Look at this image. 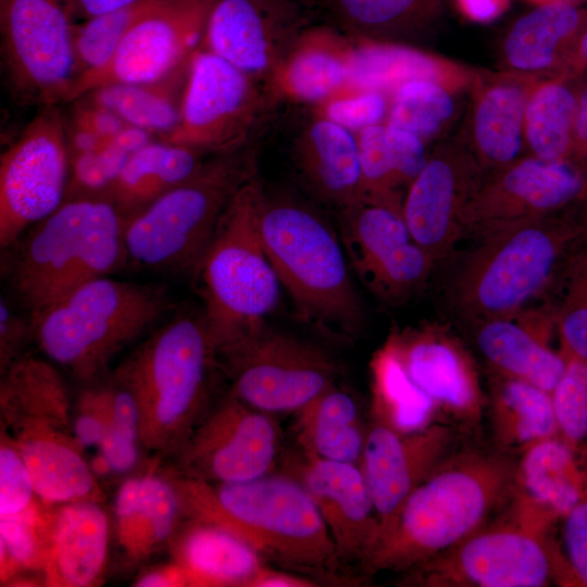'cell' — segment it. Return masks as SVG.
I'll return each mask as SVG.
<instances>
[{
  "label": "cell",
  "instance_id": "obj_1",
  "mask_svg": "<svg viewBox=\"0 0 587 587\" xmlns=\"http://www.w3.org/2000/svg\"><path fill=\"white\" fill-rule=\"evenodd\" d=\"M166 473L186 519L215 524L262 558L295 571L337 579L341 562L327 526L302 485L290 475L209 483Z\"/></svg>",
  "mask_w": 587,
  "mask_h": 587
},
{
  "label": "cell",
  "instance_id": "obj_2",
  "mask_svg": "<svg viewBox=\"0 0 587 587\" xmlns=\"http://www.w3.org/2000/svg\"><path fill=\"white\" fill-rule=\"evenodd\" d=\"M515 467L501 452L451 453L410 495L365 571L409 572L466 538L512 500Z\"/></svg>",
  "mask_w": 587,
  "mask_h": 587
},
{
  "label": "cell",
  "instance_id": "obj_3",
  "mask_svg": "<svg viewBox=\"0 0 587 587\" xmlns=\"http://www.w3.org/2000/svg\"><path fill=\"white\" fill-rule=\"evenodd\" d=\"M258 224L267 258L299 314L329 335L355 337L364 312L332 225L308 203L265 190Z\"/></svg>",
  "mask_w": 587,
  "mask_h": 587
},
{
  "label": "cell",
  "instance_id": "obj_4",
  "mask_svg": "<svg viewBox=\"0 0 587 587\" xmlns=\"http://www.w3.org/2000/svg\"><path fill=\"white\" fill-rule=\"evenodd\" d=\"M214 348L202 314H180L154 332L116 369L139 410L146 451L168 458L210 407Z\"/></svg>",
  "mask_w": 587,
  "mask_h": 587
},
{
  "label": "cell",
  "instance_id": "obj_5",
  "mask_svg": "<svg viewBox=\"0 0 587 587\" xmlns=\"http://www.w3.org/2000/svg\"><path fill=\"white\" fill-rule=\"evenodd\" d=\"M16 243L11 280L30 315L108 276L128 258L124 218L102 197L65 200Z\"/></svg>",
  "mask_w": 587,
  "mask_h": 587
},
{
  "label": "cell",
  "instance_id": "obj_6",
  "mask_svg": "<svg viewBox=\"0 0 587 587\" xmlns=\"http://www.w3.org/2000/svg\"><path fill=\"white\" fill-rule=\"evenodd\" d=\"M264 186L255 174L234 195L195 272L215 357L274 310L279 280L259 233Z\"/></svg>",
  "mask_w": 587,
  "mask_h": 587
},
{
  "label": "cell",
  "instance_id": "obj_7",
  "mask_svg": "<svg viewBox=\"0 0 587 587\" xmlns=\"http://www.w3.org/2000/svg\"><path fill=\"white\" fill-rule=\"evenodd\" d=\"M162 288L100 277L30 315L41 351L82 382L97 377L165 311Z\"/></svg>",
  "mask_w": 587,
  "mask_h": 587
},
{
  "label": "cell",
  "instance_id": "obj_8",
  "mask_svg": "<svg viewBox=\"0 0 587 587\" xmlns=\"http://www.w3.org/2000/svg\"><path fill=\"white\" fill-rule=\"evenodd\" d=\"M255 174L249 145L207 158L189 178L124 222L128 258L154 271H195L228 202Z\"/></svg>",
  "mask_w": 587,
  "mask_h": 587
},
{
  "label": "cell",
  "instance_id": "obj_9",
  "mask_svg": "<svg viewBox=\"0 0 587 587\" xmlns=\"http://www.w3.org/2000/svg\"><path fill=\"white\" fill-rule=\"evenodd\" d=\"M475 240L448 274L446 307L470 326L517 316L545 290L560 254L549 215Z\"/></svg>",
  "mask_w": 587,
  "mask_h": 587
},
{
  "label": "cell",
  "instance_id": "obj_10",
  "mask_svg": "<svg viewBox=\"0 0 587 587\" xmlns=\"http://www.w3.org/2000/svg\"><path fill=\"white\" fill-rule=\"evenodd\" d=\"M551 514L514 494L503 515L409 571L432 587H542L552 575L545 539Z\"/></svg>",
  "mask_w": 587,
  "mask_h": 587
},
{
  "label": "cell",
  "instance_id": "obj_11",
  "mask_svg": "<svg viewBox=\"0 0 587 587\" xmlns=\"http://www.w3.org/2000/svg\"><path fill=\"white\" fill-rule=\"evenodd\" d=\"M236 397L275 414L297 412L336 384L340 366L317 345L263 322L216 355Z\"/></svg>",
  "mask_w": 587,
  "mask_h": 587
},
{
  "label": "cell",
  "instance_id": "obj_12",
  "mask_svg": "<svg viewBox=\"0 0 587 587\" xmlns=\"http://www.w3.org/2000/svg\"><path fill=\"white\" fill-rule=\"evenodd\" d=\"M266 91L255 78L199 47L190 59L179 122L163 140L205 154L243 148L264 116Z\"/></svg>",
  "mask_w": 587,
  "mask_h": 587
},
{
  "label": "cell",
  "instance_id": "obj_13",
  "mask_svg": "<svg viewBox=\"0 0 587 587\" xmlns=\"http://www.w3.org/2000/svg\"><path fill=\"white\" fill-rule=\"evenodd\" d=\"M280 447L274 414L233 392L211 403L184 442L168 457L167 471L209 483H237L270 474Z\"/></svg>",
  "mask_w": 587,
  "mask_h": 587
},
{
  "label": "cell",
  "instance_id": "obj_14",
  "mask_svg": "<svg viewBox=\"0 0 587 587\" xmlns=\"http://www.w3.org/2000/svg\"><path fill=\"white\" fill-rule=\"evenodd\" d=\"M73 22L62 0H1V51L21 102L55 105L76 79Z\"/></svg>",
  "mask_w": 587,
  "mask_h": 587
},
{
  "label": "cell",
  "instance_id": "obj_15",
  "mask_svg": "<svg viewBox=\"0 0 587 587\" xmlns=\"http://www.w3.org/2000/svg\"><path fill=\"white\" fill-rule=\"evenodd\" d=\"M70 174L65 117L47 105L0 160V245L8 248L63 202Z\"/></svg>",
  "mask_w": 587,
  "mask_h": 587
},
{
  "label": "cell",
  "instance_id": "obj_16",
  "mask_svg": "<svg viewBox=\"0 0 587 587\" xmlns=\"http://www.w3.org/2000/svg\"><path fill=\"white\" fill-rule=\"evenodd\" d=\"M338 221L348 262L377 299L398 304L423 288L436 263L413 239L402 205L360 199Z\"/></svg>",
  "mask_w": 587,
  "mask_h": 587
},
{
  "label": "cell",
  "instance_id": "obj_17",
  "mask_svg": "<svg viewBox=\"0 0 587 587\" xmlns=\"http://www.w3.org/2000/svg\"><path fill=\"white\" fill-rule=\"evenodd\" d=\"M215 1L170 0L143 17L103 65L74 80L65 101L101 86L149 83L174 72L200 47Z\"/></svg>",
  "mask_w": 587,
  "mask_h": 587
},
{
  "label": "cell",
  "instance_id": "obj_18",
  "mask_svg": "<svg viewBox=\"0 0 587 587\" xmlns=\"http://www.w3.org/2000/svg\"><path fill=\"white\" fill-rule=\"evenodd\" d=\"M574 160L546 161L530 154L486 175L462 215V238H480L498 229L550 215L586 189Z\"/></svg>",
  "mask_w": 587,
  "mask_h": 587
},
{
  "label": "cell",
  "instance_id": "obj_19",
  "mask_svg": "<svg viewBox=\"0 0 587 587\" xmlns=\"http://www.w3.org/2000/svg\"><path fill=\"white\" fill-rule=\"evenodd\" d=\"M309 26L310 11L303 0H216L200 48L217 54L267 88Z\"/></svg>",
  "mask_w": 587,
  "mask_h": 587
},
{
  "label": "cell",
  "instance_id": "obj_20",
  "mask_svg": "<svg viewBox=\"0 0 587 587\" xmlns=\"http://www.w3.org/2000/svg\"><path fill=\"white\" fill-rule=\"evenodd\" d=\"M454 439L453 428L442 423L402 432L372 419L359 466L378 516L379 544L410 495L451 454Z\"/></svg>",
  "mask_w": 587,
  "mask_h": 587
},
{
  "label": "cell",
  "instance_id": "obj_21",
  "mask_svg": "<svg viewBox=\"0 0 587 587\" xmlns=\"http://www.w3.org/2000/svg\"><path fill=\"white\" fill-rule=\"evenodd\" d=\"M484 173L459 137L438 146L408 186L402 215L413 239L437 264L462 239V215Z\"/></svg>",
  "mask_w": 587,
  "mask_h": 587
},
{
  "label": "cell",
  "instance_id": "obj_22",
  "mask_svg": "<svg viewBox=\"0 0 587 587\" xmlns=\"http://www.w3.org/2000/svg\"><path fill=\"white\" fill-rule=\"evenodd\" d=\"M288 474L315 503L341 564L362 565L377 548L380 525L364 475L358 464L302 454L290 460Z\"/></svg>",
  "mask_w": 587,
  "mask_h": 587
},
{
  "label": "cell",
  "instance_id": "obj_23",
  "mask_svg": "<svg viewBox=\"0 0 587 587\" xmlns=\"http://www.w3.org/2000/svg\"><path fill=\"white\" fill-rule=\"evenodd\" d=\"M401 362L437 411L469 426L476 425L484 395L472 357L447 328L430 324L395 330L389 335Z\"/></svg>",
  "mask_w": 587,
  "mask_h": 587
},
{
  "label": "cell",
  "instance_id": "obj_24",
  "mask_svg": "<svg viewBox=\"0 0 587 587\" xmlns=\"http://www.w3.org/2000/svg\"><path fill=\"white\" fill-rule=\"evenodd\" d=\"M541 78L509 71L476 72L469 88L467 116L460 138L484 176L523 157L526 104Z\"/></svg>",
  "mask_w": 587,
  "mask_h": 587
},
{
  "label": "cell",
  "instance_id": "obj_25",
  "mask_svg": "<svg viewBox=\"0 0 587 587\" xmlns=\"http://www.w3.org/2000/svg\"><path fill=\"white\" fill-rule=\"evenodd\" d=\"M110 521L100 501H76L49 511L45 582L88 587L100 582L108 563Z\"/></svg>",
  "mask_w": 587,
  "mask_h": 587
},
{
  "label": "cell",
  "instance_id": "obj_26",
  "mask_svg": "<svg viewBox=\"0 0 587 587\" xmlns=\"http://www.w3.org/2000/svg\"><path fill=\"white\" fill-rule=\"evenodd\" d=\"M113 514L118 547L133 563L170 545L186 519L177 487L166 472L126 479L117 489Z\"/></svg>",
  "mask_w": 587,
  "mask_h": 587
},
{
  "label": "cell",
  "instance_id": "obj_27",
  "mask_svg": "<svg viewBox=\"0 0 587 587\" xmlns=\"http://www.w3.org/2000/svg\"><path fill=\"white\" fill-rule=\"evenodd\" d=\"M586 26L587 7L567 1L539 3L505 33L500 49L503 71L541 77L564 72Z\"/></svg>",
  "mask_w": 587,
  "mask_h": 587
},
{
  "label": "cell",
  "instance_id": "obj_28",
  "mask_svg": "<svg viewBox=\"0 0 587 587\" xmlns=\"http://www.w3.org/2000/svg\"><path fill=\"white\" fill-rule=\"evenodd\" d=\"M352 55V38L334 26L311 25L274 74L268 92L317 105L350 87Z\"/></svg>",
  "mask_w": 587,
  "mask_h": 587
},
{
  "label": "cell",
  "instance_id": "obj_29",
  "mask_svg": "<svg viewBox=\"0 0 587 587\" xmlns=\"http://www.w3.org/2000/svg\"><path fill=\"white\" fill-rule=\"evenodd\" d=\"M13 433L12 441L45 504L102 500L95 473L72 433L46 424H25Z\"/></svg>",
  "mask_w": 587,
  "mask_h": 587
},
{
  "label": "cell",
  "instance_id": "obj_30",
  "mask_svg": "<svg viewBox=\"0 0 587 587\" xmlns=\"http://www.w3.org/2000/svg\"><path fill=\"white\" fill-rule=\"evenodd\" d=\"M292 151L301 177L322 202L340 211L361 199L355 133L317 115L297 136Z\"/></svg>",
  "mask_w": 587,
  "mask_h": 587
},
{
  "label": "cell",
  "instance_id": "obj_31",
  "mask_svg": "<svg viewBox=\"0 0 587 587\" xmlns=\"http://www.w3.org/2000/svg\"><path fill=\"white\" fill-rule=\"evenodd\" d=\"M187 586H246L266 566L263 558L233 533L187 519L171 542Z\"/></svg>",
  "mask_w": 587,
  "mask_h": 587
},
{
  "label": "cell",
  "instance_id": "obj_32",
  "mask_svg": "<svg viewBox=\"0 0 587 587\" xmlns=\"http://www.w3.org/2000/svg\"><path fill=\"white\" fill-rule=\"evenodd\" d=\"M539 315L526 320L494 319L472 326L475 346L498 375L530 383L551 394L566 361L539 336Z\"/></svg>",
  "mask_w": 587,
  "mask_h": 587
},
{
  "label": "cell",
  "instance_id": "obj_33",
  "mask_svg": "<svg viewBox=\"0 0 587 587\" xmlns=\"http://www.w3.org/2000/svg\"><path fill=\"white\" fill-rule=\"evenodd\" d=\"M340 32L352 39L412 45L440 25L446 0H319Z\"/></svg>",
  "mask_w": 587,
  "mask_h": 587
},
{
  "label": "cell",
  "instance_id": "obj_34",
  "mask_svg": "<svg viewBox=\"0 0 587 587\" xmlns=\"http://www.w3.org/2000/svg\"><path fill=\"white\" fill-rule=\"evenodd\" d=\"M476 72L412 45L353 39L350 87L390 93L414 79H433L469 88Z\"/></svg>",
  "mask_w": 587,
  "mask_h": 587
},
{
  "label": "cell",
  "instance_id": "obj_35",
  "mask_svg": "<svg viewBox=\"0 0 587 587\" xmlns=\"http://www.w3.org/2000/svg\"><path fill=\"white\" fill-rule=\"evenodd\" d=\"M207 155L189 147L157 139L130 155L108 199L125 222L189 178Z\"/></svg>",
  "mask_w": 587,
  "mask_h": 587
},
{
  "label": "cell",
  "instance_id": "obj_36",
  "mask_svg": "<svg viewBox=\"0 0 587 587\" xmlns=\"http://www.w3.org/2000/svg\"><path fill=\"white\" fill-rule=\"evenodd\" d=\"M1 415L12 430L25 424H46L70 432L72 408L55 367L38 358L22 357L2 374Z\"/></svg>",
  "mask_w": 587,
  "mask_h": 587
},
{
  "label": "cell",
  "instance_id": "obj_37",
  "mask_svg": "<svg viewBox=\"0 0 587 587\" xmlns=\"http://www.w3.org/2000/svg\"><path fill=\"white\" fill-rule=\"evenodd\" d=\"M295 413L302 453L359 465L367 426L348 391L334 384Z\"/></svg>",
  "mask_w": 587,
  "mask_h": 587
},
{
  "label": "cell",
  "instance_id": "obj_38",
  "mask_svg": "<svg viewBox=\"0 0 587 587\" xmlns=\"http://www.w3.org/2000/svg\"><path fill=\"white\" fill-rule=\"evenodd\" d=\"M489 407L495 445L504 454L522 453L559 429L551 394L521 379L496 374Z\"/></svg>",
  "mask_w": 587,
  "mask_h": 587
},
{
  "label": "cell",
  "instance_id": "obj_39",
  "mask_svg": "<svg viewBox=\"0 0 587 587\" xmlns=\"http://www.w3.org/2000/svg\"><path fill=\"white\" fill-rule=\"evenodd\" d=\"M190 59L161 79L110 84L79 98L113 112L126 125L147 130L163 140L179 122Z\"/></svg>",
  "mask_w": 587,
  "mask_h": 587
},
{
  "label": "cell",
  "instance_id": "obj_40",
  "mask_svg": "<svg viewBox=\"0 0 587 587\" xmlns=\"http://www.w3.org/2000/svg\"><path fill=\"white\" fill-rule=\"evenodd\" d=\"M577 76L567 72L546 76L532 90L524 120L527 154L546 161L571 159L582 87L577 84Z\"/></svg>",
  "mask_w": 587,
  "mask_h": 587
},
{
  "label": "cell",
  "instance_id": "obj_41",
  "mask_svg": "<svg viewBox=\"0 0 587 587\" xmlns=\"http://www.w3.org/2000/svg\"><path fill=\"white\" fill-rule=\"evenodd\" d=\"M372 419L402 432H413L434 423L435 403L407 373L392 340L388 337L371 361Z\"/></svg>",
  "mask_w": 587,
  "mask_h": 587
},
{
  "label": "cell",
  "instance_id": "obj_42",
  "mask_svg": "<svg viewBox=\"0 0 587 587\" xmlns=\"http://www.w3.org/2000/svg\"><path fill=\"white\" fill-rule=\"evenodd\" d=\"M515 490L551 514L566 515L580 500L569 447L552 437L522 452Z\"/></svg>",
  "mask_w": 587,
  "mask_h": 587
},
{
  "label": "cell",
  "instance_id": "obj_43",
  "mask_svg": "<svg viewBox=\"0 0 587 587\" xmlns=\"http://www.w3.org/2000/svg\"><path fill=\"white\" fill-rule=\"evenodd\" d=\"M458 91L460 89L433 79L405 82L389 93L385 123L427 142L451 124L457 113Z\"/></svg>",
  "mask_w": 587,
  "mask_h": 587
},
{
  "label": "cell",
  "instance_id": "obj_44",
  "mask_svg": "<svg viewBox=\"0 0 587 587\" xmlns=\"http://www.w3.org/2000/svg\"><path fill=\"white\" fill-rule=\"evenodd\" d=\"M170 0H137L118 10L73 24L76 78L103 65L128 30Z\"/></svg>",
  "mask_w": 587,
  "mask_h": 587
},
{
  "label": "cell",
  "instance_id": "obj_45",
  "mask_svg": "<svg viewBox=\"0 0 587 587\" xmlns=\"http://www.w3.org/2000/svg\"><path fill=\"white\" fill-rule=\"evenodd\" d=\"M49 511L37 503L27 510L0 517L1 580L17 570H42L46 560Z\"/></svg>",
  "mask_w": 587,
  "mask_h": 587
},
{
  "label": "cell",
  "instance_id": "obj_46",
  "mask_svg": "<svg viewBox=\"0 0 587 587\" xmlns=\"http://www.w3.org/2000/svg\"><path fill=\"white\" fill-rule=\"evenodd\" d=\"M359 148L361 199L402 205L404 193L399 185L385 123L355 133Z\"/></svg>",
  "mask_w": 587,
  "mask_h": 587
},
{
  "label": "cell",
  "instance_id": "obj_47",
  "mask_svg": "<svg viewBox=\"0 0 587 587\" xmlns=\"http://www.w3.org/2000/svg\"><path fill=\"white\" fill-rule=\"evenodd\" d=\"M132 153L109 140L100 150L70 157L65 200L108 198Z\"/></svg>",
  "mask_w": 587,
  "mask_h": 587
},
{
  "label": "cell",
  "instance_id": "obj_48",
  "mask_svg": "<svg viewBox=\"0 0 587 587\" xmlns=\"http://www.w3.org/2000/svg\"><path fill=\"white\" fill-rule=\"evenodd\" d=\"M389 100V93L384 91L349 87L317 104V115L358 133L367 126L385 123Z\"/></svg>",
  "mask_w": 587,
  "mask_h": 587
},
{
  "label": "cell",
  "instance_id": "obj_49",
  "mask_svg": "<svg viewBox=\"0 0 587 587\" xmlns=\"http://www.w3.org/2000/svg\"><path fill=\"white\" fill-rule=\"evenodd\" d=\"M558 428L572 441L587 436V363L566 362L565 371L551 392Z\"/></svg>",
  "mask_w": 587,
  "mask_h": 587
},
{
  "label": "cell",
  "instance_id": "obj_50",
  "mask_svg": "<svg viewBox=\"0 0 587 587\" xmlns=\"http://www.w3.org/2000/svg\"><path fill=\"white\" fill-rule=\"evenodd\" d=\"M35 488L28 469L14 442L0 447V517L18 514L35 502Z\"/></svg>",
  "mask_w": 587,
  "mask_h": 587
},
{
  "label": "cell",
  "instance_id": "obj_51",
  "mask_svg": "<svg viewBox=\"0 0 587 587\" xmlns=\"http://www.w3.org/2000/svg\"><path fill=\"white\" fill-rule=\"evenodd\" d=\"M110 422V396L108 388L84 391L72 415V434L84 447L98 446L103 440Z\"/></svg>",
  "mask_w": 587,
  "mask_h": 587
},
{
  "label": "cell",
  "instance_id": "obj_52",
  "mask_svg": "<svg viewBox=\"0 0 587 587\" xmlns=\"http://www.w3.org/2000/svg\"><path fill=\"white\" fill-rule=\"evenodd\" d=\"M386 128L399 185L408 188L427 162L426 142L407 130L387 124Z\"/></svg>",
  "mask_w": 587,
  "mask_h": 587
},
{
  "label": "cell",
  "instance_id": "obj_53",
  "mask_svg": "<svg viewBox=\"0 0 587 587\" xmlns=\"http://www.w3.org/2000/svg\"><path fill=\"white\" fill-rule=\"evenodd\" d=\"M32 333L30 321L18 315L8 302H0V367L1 374L23 355L21 354Z\"/></svg>",
  "mask_w": 587,
  "mask_h": 587
},
{
  "label": "cell",
  "instance_id": "obj_54",
  "mask_svg": "<svg viewBox=\"0 0 587 587\" xmlns=\"http://www.w3.org/2000/svg\"><path fill=\"white\" fill-rule=\"evenodd\" d=\"M563 538L572 569L587 586V501H579L566 514Z\"/></svg>",
  "mask_w": 587,
  "mask_h": 587
},
{
  "label": "cell",
  "instance_id": "obj_55",
  "mask_svg": "<svg viewBox=\"0 0 587 587\" xmlns=\"http://www.w3.org/2000/svg\"><path fill=\"white\" fill-rule=\"evenodd\" d=\"M67 124L90 132L109 140L127 126L117 115L103 107L97 105L84 98H77Z\"/></svg>",
  "mask_w": 587,
  "mask_h": 587
},
{
  "label": "cell",
  "instance_id": "obj_56",
  "mask_svg": "<svg viewBox=\"0 0 587 587\" xmlns=\"http://www.w3.org/2000/svg\"><path fill=\"white\" fill-rule=\"evenodd\" d=\"M560 332L573 360L587 363V301L570 305L560 319Z\"/></svg>",
  "mask_w": 587,
  "mask_h": 587
},
{
  "label": "cell",
  "instance_id": "obj_57",
  "mask_svg": "<svg viewBox=\"0 0 587 587\" xmlns=\"http://www.w3.org/2000/svg\"><path fill=\"white\" fill-rule=\"evenodd\" d=\"M71 21H87L118 10L137 0H62Z\"/></svg>",
  "mask_w": 587,
  "mask_h": 587
},
{
  "label": "cell",
  "instance_id": "obj_58",
  "mask_svg": "<svg viewBox=\"0 0 587 587\" xmlns=\"http://www.w3.org/2000/svg\"><path fill=\"white\" fill-rule=\"evenodd\" d=\"M571 159H587V83L580 87L573 130Z\"/></svg>",
  "mask_w": 587,
  "mask_h": 587
},
{
  "label": "cell",
  "instance_id": "obj_59",
  "mask_svg": "<svg viewBox=\"0 0 587 587\" xmlns=\"http://www.w3.org/2000/svg\"><path fill=\"white\" fill-rule=\"evenodd\" d=\"M134 585L138 587L187 586V582L180 566L174 563L141 574Z\"/></svg>",
  "mask_w": 587,
  "mask_h": 587
},
{
  "label": "cell",
  "instance_id": "obj_60",
  "mask_svg": "<svg viewBox=\"0 0 587 587\" xmlns=\"http://www.w3.org/2000/svg\"><path fill=\"white\" fill-rule=\"evenodd\" d=\"M316 580L265 566L251 587H313Z\"/></svg>",
  "mask_w": 587,
  "mask_h": 587
},
{
  "label": "cell",
  "instance_id": "obj_61",
  "mask_svg": "<svg viewBox=\"0 0 587 587\" xmlns=\"http://www.w3.org/2000/svg\"><path fill=\"white\" fill-rule=\"evenodd\" d=\"M462 12L473 21L488 22L503 9L504 0H457Z\"/></svg>",
  "mask_w": 587,
  "mask_h": 587
},
{
  "label": "cell",
  "instance_id": "obj_62",
  "mask_svg": "<svg viewBox=\"0 0 587 587\" xmlns=\"http://www.w3.org/2000/svg\"><path fill=\"white\" fill-rule=\"evenodd\" d=\"M587 70V26L579 36L566 62L564 72L580 75Z\"/></svg>",
  "mask_w": 587,
  "mask_h": 587
},
{
  "label": "cell",
  "instance_id": "obj_63",
  "mask_svg": "<svg viewBox=\"0 0 587 587\" xmlns=\"http://www.w3.org/2000/svg\"><path fill=\"white\" fill-rule=\"evenodd\" d=\"M540 3H545V2H552V1H567V2H575L577 3L576 1L577 0H538Z\"/></svg>",
  "mask_w": 587,
  "mask_h": 587
},
{
  "label": "cell",
  "instance_id": "obj_64",
  "mask_svg": "<svg viewBox=\"0 0 587 587\" xmlns=\"http://www.w3.org/2000/svg\"><path fill=\"white\" fill-rule=\"evenodd\" d=\"M587 1V0H586Z\"/></svg>",
  "mask_w": 587,
  "mask_h": 587
}]
</instances>
